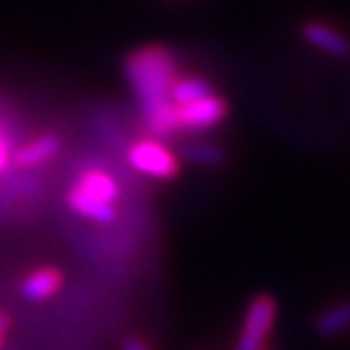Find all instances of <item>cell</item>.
<instances>
[{"instance_id": "cell-10", "label": "cell", "mask_w": 350, "mask_h": 350, "mask_svg": "<svg viewBox=\"0 0 350 350\" xmlns=\"http://www.w3.org/2000/svg\"><path fill=\"white\" fill-rule=\"evenodd\" d=\"M213 93L211 85L203 79H196V77H188V79H178L173 85L171 91V99L175 108L186 106V104H194L198 99H205Z\"/></svg>"}, {"instance_id": "cell-7", "label": "cell", "mask_w": 350, "mask_h": 350, "mask_svg": "<svg viewBox=\"0 0 350 350\" xmlns=\"http://www.w3.org/2000/svg\"><path fill=\"white\" fill-rule=\"evenodd\" d=\"M64 285V274L59 268L42 266L32 270L21 283V295L28 302H42V299L53 297Z\"/></svg>"}, {"instance_id": "cell-1", "label": "cell", "mask_w": 350, "mask_h": 350, "mask_svg": "<svg viewBox=\"0 0 350 350\" xmlns=\"http://www.w3.org/2000/svg\"><path fill=\"white\" fill-rule=\"evenodd\" d=\"M124 79L131 87L150 133L159 139H167L180 131L171 99L173 85L180 77L178 62L169 49L150 44L133 51L124 62Z\"/></svg>"}, {"instance_id": "cell-5", "label": "cell", "mask_w": 350, "mask_h": 350, "mask_svg": "<svg viewBox=\"0 0 350 350\" xmlns=\"http://www.w3.org/2000/svg\"><path fill=\"white\" fill-rule=\"evenodd\" d=\"M175 118H178L180 131H192V133L209 131L226 118V104H224L221 97L211 93L209 97L198 99L194 104L175 108Z\"/></svg>"}, {"instance_id": "cell-14", "label": "cell", "mask_w": 350, "mask_h": 350, "mask_svg": "<svg viewBox=\"0 0 350 350\" xmlns=\"http://www.w3.org/2000/svg\"><path fill=\"white\" fill-rule=\"evenodd\" d=\"M7 329H9V319L0 312V346L5 344V338H7Z\"/></svg>"}, {"instance_id": "cell-3", "label": "cell", "mask_w": 350, "mask_h": 350, "mask_svg": "<svg viewBox=\"0 0 350 350\" xmlns=\"http://www.w3.org/2000/svg\"><path fill=\"white\" fill-rule=\"evenodd\" d=\"M127 163L137 173L154 180H171L180 171V159L159 137L133 142L127 150Z\"/></svg>"}, {"instance_id": "cell-8", "label": "cell", "mask_w": 350, "mask_h": 350, "mask_svg": "<svg viewBox=\"0 0 350 350\" xmlns=\"http://www.w3.org/2000/svg\"><path fill=\"white\" fill-rule=\"evenodd\" d=\"M302 36L308 44L319 49V51H325L336 57H350V40L338 30L325 26V23H319V21L306 23Z\"/></svg>"}, {"instance_id": "cell-6", "label": "cell", "mask_w": 350, "mask_h": 350, "mask_svg": "<svg viewBox=\"0 0 350 350\" xmlns=\"http://www.w3.org/2000/svg\"><path fill=\"white\" fill-rule=\"evenodd\" d=\"M62 150V139L55 133H40L38 137L23 144L13 154V161L21 169H34L57 157Z\"/></svg>"}, {"instance_id": "cell-9", "label": "cell", "mask_w": 350, "mask_h": 350, "mask_svg": "<svg viewBox=\"0 0 350 350\" xmlns=\"http://www.w3.org/2000/svg\"><path fill=\"white\" fill-rule=\"evenodd\" d=\"M350 329V302H338L325 308L314 319V332L323 338H334Z\"/></svg>"}, {"instance_id": "cell-11", "label": "cell", "mask_w": 350, "mask_h": 350, "mask_svg": "<svg viewBox=\"0 0 350 350\" xmlns=\"http://www.w3.org/2000/svg\"><path fill=\"white\" fill-rule=\"evenodd\" d=\"M182 159L192 165L215 167L224 161V150L209 142H192L182 148Z\"/></svg>"}, {"instance_id": "cell-12", "label": "cell", "mask_w": 350, "mask_h": 350, "mask_svg": "<svg viewBox=\"0 0 350 350\" xmlns=\"http://www.w3.org/2000/svg\"><path fill=\"white\" fill-rule=\"evenodd\" d=\"M11 159H13V148H11V142H9V137L5 135V129L0 127V173H3V171L9 167Z\"/></svg>"}, {"instance_id": "cell-2", "label": "cell", "mask_w": 350, "mask_h": 350, "mask_svg": "<svg viewBox=\"0 0 350 350\" xmlns=\"http://www.w3.org/2000/svg\"><path fill=\"white\" fill-rule=\"evenodd\" d=\"M118 194L120 186L110 171L102 167H89L77 175V182L68 192V205L74 213L85 219L112 224L118 217Z\"/></svg>"}, {"instance_id": "cell-13", "label": "cell", "mask_w": 350, "mask_h": 350, "mask_svg": "<svg viewBox=\"0 0 350 350\" xmlns=\"http://www.w3.org/2000/svg\"><path fill=\"white\" fill-rule=\"evenodd\" d=\"M122 350H152L148 346V342L146 340H142L139 336H127L122 340V346H120Z\"/></svg>"}, {"instance_id": "cell-4", "label": "cell", "mask_w": 350, "mask_h": 350, "mask_svg": "<svg viewBox=\"0 0 350 350\" xmlns=\"http://www.w3.org/2000/svg\"><path fill=\"white\" fill-rule=\"evenodd\" d=\"M277 321V304L268 295H258L249 304L234 350H264V344Z\"/></svg>"}]
</instances>
